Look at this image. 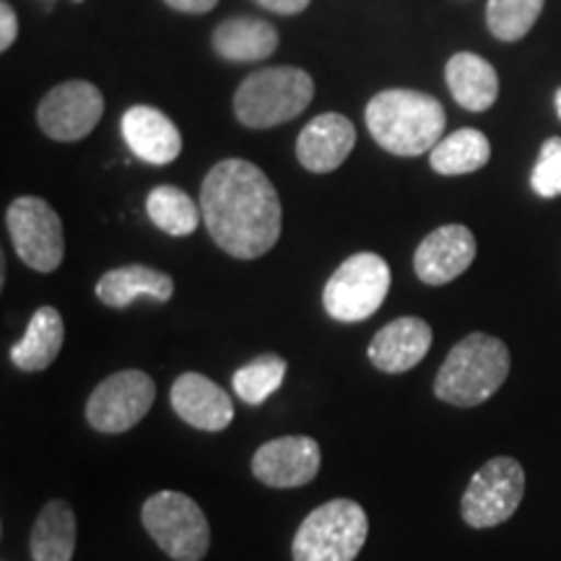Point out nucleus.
Segmentation results:
<instances>
[{"mask_svg": "<svg viewBox=\"0 0 561 561\" xmlns=\"http://www.w3.org/2000/svg\"><path fill=\"white\" fill-rule=\"evenodd\" d=\"M201 214L210 240L240 261L268 255L284 221L268 174L244 159H224L210 167L201 187Z\"/></svg>", "mask_w": 561, "mask_h": 561, "instance_id": "obj_1", "label": "nucleus"}, {"mask_svg": "<svg viewBox=\"0 0 561 561\" xmlns=\"http://www.w3.org/2000/svg\"><path fill=\"white\" fill-rule=\"evenodd\" d=\"M367 128L377 146L396 157H421L445 133V110L434 96L413 89H385L367 104Z\"/></svg>", "mask_w": 561, "mask_h": 561, "instance_id": "obj_2", "label": "nucleus"}, {"mask_svg": "<svg viewBox=\"0 0 561 561\" xmlns=\"http://www.w3.org/2000/svg\"><path fill=\"white\" fill-rule=\"evenodd\" d=\"M510 375L507 343L489 333H471L447 354L434 377V396L439 401L473 409L489 401Z\"/></svg>", "mask_w": 561, "mask_h": 561, "instance_id": "obj_3", "label": "nucleus"}, {"mask_svg": "<svg viewBox=\"0 0 561 561\" xmlns=\"http://www.w3.org/2000/svg\"><path fill=\"white\" fill-rule=\"evenodd\" d=\"M314 81L307 70L291 66L261 68L240 83L234 94V115L244 128H276L310 107Z\"/></svg>", "mask_w": 561, "mask_h": 561, "instance_id": "obj_4", "label": "nucleus"}, {"mask_svg": "<svg viewBox=\"0 0 561 561\" xmlns=\"http://www.w3.org/2000/svg\"><path fill=\"white\" fill-rule=\"evenodd\" d=\"M369 536V520L354 500H331L312 510L291 543L294 561H354Z\"/></svg>", "mask_w": 561, "mask_h": 561, "instance_id": "obj_5", "label": "nucleus"}, {"mask_svg": "<svg viewBox=\"0 0 561 561\" xmlns=\"http://www.w3.org/2000/svg\"><path fill=\"white\" fill-rule=\"evenodd\" d=\"M149 536L174 561H201L210 546V525L198 502L182 491H159L140 510Z\"/></svg>", "mask_w": 561, "mask_h": 561, "instance_id": "obj_6", "label": "nucleus"}, {"mask_svg": "<svg viewBox=\"0 0 561 561\" xmlns=\"http://www.w3.org/2000/svg\"><path fill=\"white\" fill-rule=\"evenodd\" d=\"M390 265L375 252H356L343 261L322 289L325 312L339 322H362L385 305Z\"/></svg>", "mask_w": 561, "mask_h": 561, "instance_id": "obj_7", "label": "nucleus"}, {"mask_svg": "<svg viewBox=\"0 0 561 561\" xmlns=\"http://www.w3.org/2000/svg\"><path fill=\"white\" fill-rule=\"evenodd\" d=\"M13 250L26 268L37 273H53L60 268L66 257V237L62 221L47 201L24 195L16 198L5 210Z\"/></svg>", "mask_w": 561, "mask_h": 561, "instance_id": "obj_8", "label": "nucleus"}, {"mask_svg": "<svg viewBox=\"0 0 561 561\" xmlns=\"http://www.w3.org/2000/svg\"><path fill=\"white\" fill-rule=\"evenodd\" d=\"M525 494V471L515 458L500 455L483 462L462 494V520L471 528H494L515 515Z\"/></svg>", "mask_w": 561, "mask_h": 561, "instance_id": "obj_9", "label": "nucleus"}, {"mask_svg": "<svg viewBox=\"0 0 561 561\" xmlns=\"http://www.w3.org/2000/svg\"><path fill=\"white\" fill-rule=\"evenodd\" d=\"M157 401V385L146 371L123 369L96 385L87 401V421L102 434L133 430Z\"/></svg>", "mask_w": 561, "mask_h": 561, "instance_id": "obj_10", "label": "nucleus"}, {"mask_svg": "<svg viewBox=\"0 0 561 561\" xmlns=\"http://www.w3.org/2000/svg\"><path fill=\"white\" fill-rule=\"evenodd\" d=\"M104 115V96L94 83L62 81L45 94L37 107V123L47 138L70 144L87 138Z\"/></svg>", "mask_w": 561, "mask_h": 561, "instance_id": "obj_11", "label": "nucleus"}, {"mask_svg": "<svg viewBox=\"0 0 561 561\" xmlns=\"http://www.w3.org/2000/svg\"><path fill=\"white\" fill-rule=\"evenodd\" d=\"M320 445L305 434L278 437L257 447L252 458L255 479L273 489H297L310 483L320 471Z\"/></svg>", "mask_w": 561, "mask_h": 561, "instance_id": "obj_12", "label": "nucleus"}, {"mask_svg": "<svg viewBox=\"0 0 561 561\" xmlns=\"http://www.w3.org/2000/svg\"><path fill=\"white\" fill-rule=\"evenodd\" d=\"M476 261V237L462 224L434 229L416 248L413 271L426 286H445L462 276Z\"/></svg>", "mask_w": 561, "mask_h": 561, "instance_id": "obj_13", "label": "nucleus"}, {"mask_svg": "<svg viewBox=\"0 0 561 561\" xmlns=\"http://www.w3.org/2000/svg\"><path fill=\"white\" fill-rule=\"evenodd\" d=\"M170 401L174 413L201 432H224L234 419L231 398L198 371H185L174 380Z\"/></svg>", "mask_w": 561, "mask_h": 561, "instance_id": "obj_14", "label": "nucleus"}, {"mask_svg": "<svg viewBox=\"0 0 561 561\" xmlns=\"http://www.w3.org/2000/svg\"><path fill=\"white\" fill-rule=\"evenodd\" d=\"M356 146V128L339 112H325L305 125L297 138V159L307 172H335Z\"/></svg>", "mask_w": 561, "mask_h": 561, "instance_id": "obj_15", "label": "nucleus"}, {"mask_svg": "<svg viewBox=\"0 0 561 561\" xmlns=\"http://www.w3.org/2000/svg\"><path fill=\"white\" fill-rule=\"evenodd\" d=\"M123 138L128 149L146 164H172L182 151V136L170 117L149 104H136L123 115Z\"/></svg>", "mask_w": 561, "mask_h": 561, "instance_id": "obj_16", "label": "nucleus"}, {"mask_svg": "<svg viewBox=\"0 0 561 561\" xmlns=\"http://www.w3.org/2000/svg\"><path fill=\"white\" fill-rule=\"evenodd\" d=\"M432 328L421 318H398L377 331L369 343V362L385 375H403L430 354Z\"/></svg>", "mask_w": 561, "mask_h": 561, "instance_id": "obj_17", "label": "nucleus"}, {"mask_svg": "<svg viewBox=\"0 0 561 561\" xmlns=\"http://www.w3.org/2000/svg\"><path fill=\"white\" fill-rule=\"evenodd\" d=\"M172 294L174 280L149 265H123V268L107 271L96 280V297L112 310H125L138 297L170 301Z\"/></svg>", "mask_w": 561, "mask_h": 561, "instance_id": "obj_18", "label": "nucleus"}, {"mask_svg": "<svg viewBox=\"0 0 561 561\" xmlns=\"http://www.w3.org/2000/svg\"><path fill=\"white\" fill-rule=\"evenodd\" d=\"M447 87H450L455 102L471 112H486L494 107L500 96V76L494 66L481 55L458 53L447 60L445 68Z\"/></svg>", "mask_w": 561, "mask_h": 561, "instance_id": "obj_19", "label": "nucleus"}, {"mask_svg": "<svg viewBox=\"0 0 561 561\" xmlns=\"http://www.w3.org/2000/svg\"><path fill=\"white\" fill-rule=\"evenodd\" d=\"M278 32L268 21L252 16H234L216 26L214 50L224 60L231 62H255L276 53Z\"/></svg>", "mask_w": 561, "mask_h": 561, "instance_id": "obj_20", "label": "nucleus"}, {"mask_svg": "<svg viewBox=\"0 0 561 561\" xmlns=\"http://www.w3.org/2000/svg\"><path fill=\"white\" fill-rule=\"evenodd\" d=\"M66 341V322L55 307H39L26 325L24 339L11 346V362L21 371H42L58 359Z\"/></svg>", "mask_w": 561, "mask_h": 561, "instance_id": "obj_21", "label": "nucleus"}, {"mask_svg": "<svg viewBox=\"0 0 561 561\" xmlns=\"http://www.w3.org/2000/svg\"><path fill=\"white\" fill-rule=\"evenodd\" d=\"M76 551V515L62 500H53L42 507L32 528V561H70Z\"/></svg>", "mask_w": 561, "mask_h": 561, "instance_id": "obj_22", "label": "nucleus"}, {"mask_svg": "<svg viewBox=\"0 0 561 561\" xmlns=\"http://www.w3.org/2000/svg\"><path fill=\"white\" fill-rule=\"evenodd\" d=\"M491 159V144L481 130L476 128H460L442 138L437 146L430 151V164L434 172L447 174H471L479 172L483 164Z\"/></svg>", "mask_w": 561, "mask_h": 561, "instance_id": "obj_23", "label": "nucleus"}, {"mask_svg": "<svg viewBox=\"0 0 561 561\" xmlns=\"http://www.w3.org/2000/svg\"><path fill=\"white\" fill-rule=\"evenodd\" d=\"M146 210H149L153 227L172 237L193 234L203 219L198 203L174 185L153 187L149 201H146Z\"/></svg>", "mask_w": 561, "mask_h": 561, "instance_id": "obj_24", "label": "nucleus"}, {"mask_svg": "<svg viewBox=\"0 0 561 561\" xmlns=\"http://www.w3.org/2000/svg\"><path fill=\"white\" fill-rule=\"evenodd\" d=\"M286 362L278 354H261L234 371L231 388L240 396L242 403L261 405L284 385Z\"/></svg>", "mask_w": 561, "mask_h": 561, "instance_id": "obj_25", "label": "nucleus"}, {"mask_svg": "<svg viewBox=\"0 0 561 561\" xmlns=\"http://www.w3.org/2000/svg\"><path fill=\"white\" fill-rule=\"evenodd\" d=\"M546 0H489V32L502 42H517L536 26Z\"/></svg>", "mask_w": 561, "mask_h": 561, "instance_id": "obj_26", "label": "nucleus"}, {"mask_svg": "<svg viewBox=\"0 0 561 561\" xmlns=\"http://www.w3.org/2000/svg\"><path fill=\"white\" fill-rule=\"evenodd\" d=\"M530 185L541 198H559L561 195V138L553 136L541 146L530 174Z\"/></svg>", "mask_w": 561, "mask_h": 561, "instance_id": "obj_27", "label": "nucleus"}, {"mask_svg": "<svg viewBox=\"0 0 561 561\" xmlns=\"http://www.w3.org/2000/svg\"><path fill=\"white\" fill-rule=\"evenodd\" d=\"M16 34H19V19H16V11L11 9V3H0V50H9V47L16 42Z\"/></svg>", "mask_w": 561, "mask_h": 561, "instance_id": "obj_28", "label": "nucleus"}, {"mask_svg": "<svg viewBox=\"0 0 561 561\" xmlns=\"http://www.w3.org/2000/svg\"><path fill=\"white\" fill-rule=\"evenodd\" d=\"M265 11L278 13V16H297L310 5V0H255Z\"/></svg>", "mask_w": 561, "mask_h": 561, "instance_id": "obj_29", "label": "nucleus"}, {"mask_svg": "<svg viewBox=\"0 0 561 561\" xmlns=\"http://www.w3.org/2000/svg\"><path fill=\"white\" fill-rule=\"evenodd\" d=\"M164 3L180 13H208L219 0H164Z\"/></svg>", "mask_w": 561, "mask_h": 561, "instance_id": "obj_30", "label": "nucleus"}, {"mask_svg": "<svg viewBox=\"0 0 561 561\" xmlns=\"http://www.w3.org/2000/svg\"><path fill=\"white\" fill-rule=\"evenodd\" d=\"M553 104H557V115L561 121V89H557V96H553Z\"/></svg>", "mask_w": 561, "mask_h": 561, "instance_id": "obj_31", "label": "nucleus"}]
</instances>
